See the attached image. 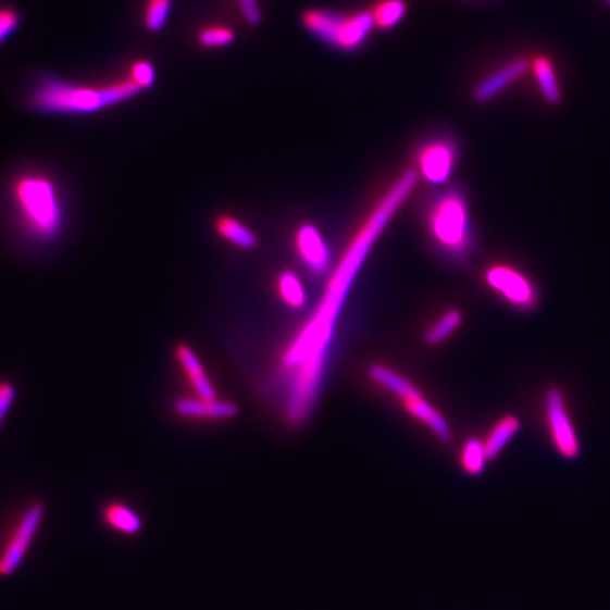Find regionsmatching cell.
<instances>
[{
	"instance_id": "cell-1",
	"label": "cell",
	"mask_w": 610,
	"mask_h": 610,
	"mask_svg": "<svg viewBox=\"0 0 610 610\" xmlns=\"http://www.w3.org/2000/svg\"><path fill=\"white\" fill-rule=\"evenodd\" d=\"M419 183V174L409 170L401 174L394 187L377 203L375 211L368 217L361 231L345 252L339 266L329 278L328 286L311 319L302 326L300 334L292 340L283 357L288 376L286 399V420L292 425L304 424L310 419L319 400L323 383L326 358L333 343L340 310L348 299L349 290L358 276L359 269L371 252L373 244L391 216L399 210L407 197Z\"/></svg>"
},
{
	"instance_id": "cell-2",
	"label": "cell",
	"mask_w": 610,
	"mask_h": 610,
	"mask_svg": "<svg viewBox=\"0 0 610 610\" xmlns=\"http://www.w3.org/2000/svg\"><path fill=\"white\" fill-rule=\"evenodd\" d=\"M141 92L144 89L130 77L103 85H87L47 73L41 74L28 89L27 105L39 115H96L109 108L122 105Z\"/></svg>"
},
{
	"instance_id": "cell-3",
	"label": "cell",
	"mask_w": 610,
	"mask_h": 610,
	"mask_svg": "<svg viewBox=\"0 0 610 610\" xmlns=\"http://www.w3.org/2000/svg\"><path fill=\"white\" fill-rule=\"evenodd\" d=\"M13 201L26 229L40 240L59 238L64 228V208L53 179L26 173L14 179Z\"/></svg>"
},
{
	"instance_id": "cell-4",
	"label": "cell",
	"mask_w": 610,
	"mask_h": 610,
	"mask_svg": "<svg viewBox=\"0 0 610 610\" xmlns=\"http://www.w3.org/2000/svg\"><path fill=\"white\" fill-rule=\"evenodd\" d=\"M301 21L306 30L316 39L347 53L361 49L376 27L372 12L345 14L315 8L302 13Z\"/></svg>"
},
{
	"instance_id": "cell-5",
	"label": "cell",
	"mask_w": 610,
	"mask_h": 610,
	"mask_svg": "<svg viewBox=\"0 0 610 610\" xmlns=\"http://www.w3.org/2000/svg\"><path fill=\"white\" fill-rule=\"evenodd\" d=\"M369 376L377 385L385 387L386 390L399 397L407 413L425 425L439 441L444 444L451 443L452 430L449 427L448 421L432 403L425 400L418 386L406 379L394 369L383 365L369 368Z\"/></svg>"
},
{
	"instance_id": "cell-6",
	"label": "cell",
	"mask_w": 610,
	"mask_h": 610,
	"mask_svg": "<svg viewBox=\"0 0 610 610\" xmlns=\"http://www.w3.org/2000/svg\"><path fill=\"white\" fill-rule=\"evenodd\" d=\"M430 229L439 246L453 254L465 253L471 244L470 211L462 192L441 194L430 210Z\"/></svg>"
},
{
	"instance_id": "cell-7",
	"label": "cell",
	"mask_w": 610,
	"mask_h": 610,
	"mask_svg": "<svg viewBox=\"0 0 610 610\" xmlns=\"http://www.w3.org/2000/svg\"><path fill=\"white\" fill-rule=\"evenodd\" d=\"M47 514L41 500H33L23 508L0 543V576L16 574L39 534Z\"/></svg>"
},
{
	"instance_id": "cell-8",
	"label": "cell",
	"mask_w": 610,
	"mask_h": 610,
	"mask_svg": "<svg viewBox=\"0 0 610 610\" xmlns=\"http://www.w3.org/2000/svg\"><path fill=\"white\" fill-rule=\"evenodd\" d=\"M544 414H546L548 434H550L556 451L565 460H575L581 452L580 437L560 387H550L546 391Z\"/></svg>"
},
{
	"instance_id": "cell-9",
	"label": "cell",
	"mask_w": 610,
	"mask_h": 610,
	"mask_svg": "<svg viewBox=\"0 0 610 610\" xmlns=\"http://www.w3.org/2000/svg\"><path fill=\"white\" fill-rule=\"evenodd\" d=\"M485 281L505 301L519 310H533L538 302V292L526 274L508 264H495L485 273Z\"/></svg>"
},
{
	"instance_id": "cell-10",
	"label": "cell",
	"mask_w": 610,
	"mask_h": 610,
	"mask_svg": "<svg viewBox=\"0 0 610 610\" xmlns=\"http://www.w3.org/2000/svg\"><path fill=\"white\" fill-rule=\"evenodd\" d=\"M457 163V148L451 140L433 139L418 151L419 173L425 182L444 184L451 178Z\"/></svg>"
},
{
	"instance_id": "cell-11",
	"label": "cell",
	"mask_w": 610,
	"mask_h": 610,
	"mask_svg": "<svg viewBox=\"0 0 610 610\" xmlns=\"http://www.w3.org/2000/svg\"><path fill=\"white\" fill-rule=\"evenodd\" d=\"M530 69H532V61L524 59V57L510 60L509 63H506L502 67L489 74L488 77L482 79L481 83H477L472 97H474L477 103H489L491 99L502 94L506 88L524 77Z\"/></svg>"
},
{
	"instance_id": "cell-12",
	"label": "cell",
	"mask_w": 610,
	"mask_h": 610,
	"mask_svg": "<svg viewBox=\"0 0 610 610\" xmlns=\"http://www.w3.org/2000/svg\"><path fill=\"white\" fill-rule=\"evenodd\" d=\"M173 411L187 420L224 421L239 414V406L229 400H206L201 397H178Z\"/></svg>"
},
{
	"instance_id": "cell-13",
	"label": "cell",
	"mask_w": 610,
	"mask_h": 610,
	"mask_svg": "<svg viewBox=\"0 0 610 610\" xmlns=\"http://www.w3.org/2000/svg\"><path fill=\"white\" fill-rule=\"evenodd\" d=\"M297 253L310 271L324 273L329 267L331 253L324 236L316 226L301 225L296 232Z\"/></svg>"
},
{
	"instance_id": "cell-14",
	"label": "cell",
	"mask_w": 610,
	"mask_h": 610,
	"mask_svg": "<svg viewBox=\"0 0 610 610\" xmlns=\"http://www.w3.org/2000/svg\"><path fill=\"white\" fill-rule=\"evenodd\" d=\"M174 357H176L178 365L182 366L186 377L192 387L194 394L197 397L206 400L217 399L214 383L211 382L210 376L203 368L201 359L190 345L178 344L174 348Z\"/></svg>"
},
{
	"instance_id": "cell-15",
	"label": "cell",
	"mask_w": 610,
	"mask_h": 610,
	"mask_svg": "<svg viewBox=\"0 0 610 610\" xmlns=\"http://www.w3.org/2000/svg\"><path fill=\"white\" fill-rule=\"evenodd\" d=\"M101 515L109 528L123 536L135 537L144 532V519L130 505L121 500H111L103 505Z\"/></svg>"
},
{
	"instance_id": "cell-16",
	"label": "cell",
	"mask_w": 610,
	"mask_h": 610,
	"mask_svg": "<svg viewBox=\"0 0 610 610\" xmlns=\"http://www.w3.org/2000/svg\"><path fill=\"white\" fill-rule=\"evenodd\" d=\"M532 69L544 101L551 107L560 105L562 92L560 83H558L556 67L551 60L547 59L546 55H538L537 59L532 61Z\"/></svg>"
},
{
	"instance_id": "cell-17",
	"label": "cell",
	"mask_w": 610,
	"mask_h": 610,
	"mask_svg": "<svg viewBox=\"0 0 610 610\" xmlns=\"http://www.w3.org/2000/svg\"><path fill=\"white\" fill-rule=\"evenodd\" d=\"M522 423L515 415L508 414L499 419L490 428L488 435L484 439L486 453H488L489 461L495 460L502 453L503 449L509 446L514 435L520 432Z\"/></svg>"
},
{
	"instance_id": "cell-18",
	"label": "cell",
	"mask_w": 610,
	"mask_h": 610,
	"mask_svg": "<svg viewBox=\"0 0 610 610\" xmlns=\"http://www.w3.org/2000/svg\"><path fill=\"white\" fill-rule=\"evenodd\" d=\"M216 234L225 239L226 242L238 246L244 250H252L258 246L257 235L252 229L242 224L239 220L231 215L217 216L215 221Z\"/></svg>"
},
{
	"instance_id": "cell-19",
	"label": "cell",
	"mask_w": 610,
	"mask_h": 610,
	"mask_svg": "<svg viewBox=\"0 0 610 610\" xmlns=\"http://www.w3.org/2000/svg\"><path fill=\"white\" fill-rule=\"evenodd\" d=\"M489 458L486 453L484 441L480 438L466 439L460 456V463L465 474L471 476L481 475L488 465Z\"/></svg>"
},
{
	"instance_id": "cell-20",
	"label": "cell",
	"mask_w": 610,
	"mask_h": 610,
	"mask_svg": "<svg viewBox=\"0 0 610 610\" xmlns=\"http://www.w3.org/2000/svg\"><path fill=\"white\" fill-rule=\"evenodd\" d=\"M278 295L288 307L295 310L307 306V291L300 277L292 272H283L277 281Z\"/></svg>"
},
{
	"instance_id": "cell-21",
	"label": "cell",
	"mask_w": 610,
	"mask_h": 610,
	"mask_svg": "<svg viewBox=\"0 0 610 610\" xmlns=\"http://www.w3.org/2000/svg\"><path fill=\"white\" fill-rule=\"evenodd\" d=\"M407 9L409 7L404 0H383L372 12L376 27L390 30V28L399 26L404 21Z\"/></svg>"
},
{
	"instance_id": "cell-22",
	"label": "cell",
	"mask_w": 610,
	"mask_h": 610,
	"mask_svg": "<svg viewBox=\"0 0 610 610\" xmlns=\"http://www.w3.org/2000/svg\"><path fill=\"white\" fill-rule=\"evenodd\" d=\"M173 11V0H146L144 25L150 33H160L167 25Z\"/></svg>"
},
{
	"instance_id": "cell-23",
	"label": "cell",
	"mask_w": 610,
	"mask_h": 610,
	"mask_svg": "<svg viewBox=\"0 0 610 610\" xmlns=\"http://www.w3.org/2000/svg\"><path fill=\"white\" fill-rule=\"evenodd\" d=\"M235 33L228 26L211 25L202 27L197 35L198 45L202 49H225L235 42Z\"/></svg>"
},
{
	"instance_id": "cell-24",
	"label": "cell",
	"mask_w": 610,
	"mask_h": 610,
	"mask_svg": "<svg viewBox=\"0 0 610 610\" xmlns=\"http://www.w3.org/2000/svg\"><path fill=\"white\" fill-rule=\"evenodd\" d=\"M462 323V314L458 310H449L444 312L441 319L435 323L432 328L425 333V340L430 345H438L444 343L449 335L456 333Z\"/></svg>"
},
{
	"instance_id": "cell-25",
	"label": "cell",
	"mask_w": 610,
	"mask_h": 610,
	"mask_svg": "<svg viewBox=\"0 0 610 610\" xmlns=\"http://www.w3.org/2000/svg\"><path fill=\"white\" fill-rule=\"evenodd\" d=\"M22 14L16 8L3 4L0 7V47L4 45L17 28L21 27Z\"/></svg>"
},
{
	"instance_id": "cell-26",
	"label": "cell",
	"mask_w": 610,
	"mask_h": 610,
	"mask_svg": "<svg viewBox=\"0 0 610 610\" xmlns=\"http://www.w3.org/2000/svg\"><path fill=\"white\" fill-rule=\"evenodd\" d=\"M129 77L146 91V89L153 87L158 74H155L154 65L150 61L137 60L132 64Z\"/></svg>"
},
{
	"instance_id": "cell-27",
	"label": "cell",
	"mask_w": 610,
	"mask_h": 610,
	"mask_svg": "<svg viewBox=\"0 0 610 610\" xmlns=\"http://www.w3.org/2000/svg\"><path fill=\"white\" fill-rule=\"evenodd\" d=\"M16 387L11 382H0V428L11 413L14 401H16Z\"/></svg>"
},
{
	"instance_id": "cell-28",
	"label": "cell",
	"mask_w": 610,
	"mask_h": 610,
	"mask_svg": "<svg viewBox=\"0 0 610 610\" xmlns=\"http://www.w3.org/2000/svg\"><path fill=\"white\" fill-rule=\"evenodd\" d=\"M240 13L249 26H259L262 23V11L258 0H238Z\"/></svg>"
},
{
	"instance_id": "cell-29",
	"label": "cell",
	"mask_w": 610,
	"mask_h": 610,
	"mask_svg": "<svg viewBox=\"0 0 610 610\" xmlns=\"http://www.w3.org/2000/svg\"><path fill=\"white\" fill-rule=\"evenodd\" d=\"M603 3L607 4L608 8H610V0H603Z\"/></svg>"
}]
</instances>
